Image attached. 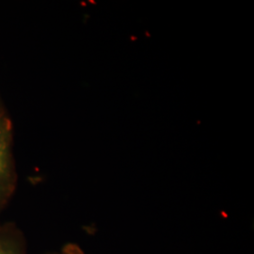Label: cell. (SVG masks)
<instances>
[{
    "mask_svg": "<svg viewBox=\"0 0 254 254\" xmlns=\"http://www.w3.org/2000/svg\"><path fill=\"white\" fill-rule=\"evenodd\" d=\"M11 141V122L5 114H2L0 116V208L9 200L15 187Z\"/></svg>",
    "mask_w": 254,
    "mask_h": 254,
    "instance_id": "6da1fadb",
    "label": "cell"
},
{
    "mask_svg": "<svg viewBox=\"0 0 254 254\" xmlns=\"http://www.w3.org/2000/svg\"><path fill=\"white\" fill-rule=\"evenodd\" d=\"M2 114H4V113H3V112H2V111H1V110H0V116H1V115H2Z\"/></svg>",
    "mask_w": 254,
    "mask_h": 254,
    "instance_id": "3957f363",
    "label": "cell"
},
{
    "mask_svg": "<svg viewBox=\"0 0 254 254\" xmlns=\"http://www.w3.org/2000/svg\"><path fill=\"white\" fill-rule=\"evenodd\" d=\"M0 254H21V253L13 242L6 237L0 236Z\"/></svg>",
    "mask_w": 254,
    "mask_h": 254,
    "instance_id": "7a4b0ae2",
    "label": "cell"
}]
</instances>
